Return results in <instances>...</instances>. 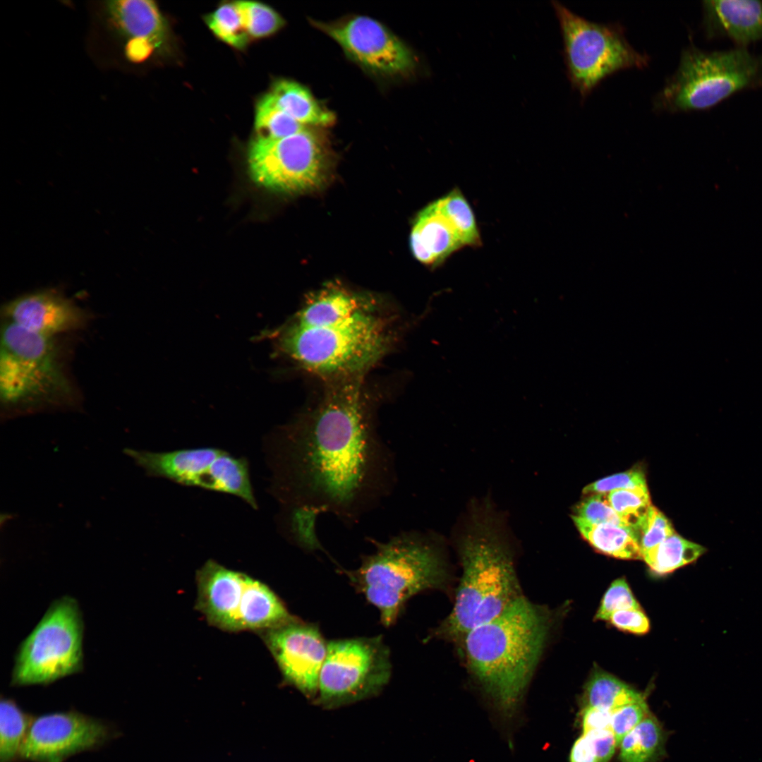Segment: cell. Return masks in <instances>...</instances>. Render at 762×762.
Returning <instances> with one entry per match:
<instances>
[{
	"mask_svg": "<svg viewBox=\"0 0 762 762\" xmlns=\"http://www.w3.org/2000/svg\"><path fill=\"white\" fill-rule=\"evenodd\" d=\"M361 380L329 382L322 400L279 433L272 467L282 506L315 507L350 528L394 491L395 457L376 432Z\"/></svg>",
	"mask_w": 762,
	"mask_h": 762,
	"instance_id": "1",
	"label": "cell"
},
{
	"mask_svg": "<svg viewBox=\"0 0 762 762\" xmlns=\"http://www.w3.org/2000/svg\"><path fill=\"white\" fill-rule=\"evenodd\" d=\"M276 334L279 349L329 382L362 378L389 350V317L366 298L341 288L310 297Z\"/></svg>",
	"mask_w": 762,
	"mask_h": 762,
	"instance_id": "2",
	"label": "cell"
},
{
	"mask_svg": "<svg viewBox=\"0 0 762 762\" xmlns=\"http://www.w3.org/2000/svg\"><path fill=\"white\" fill-rule=\"evenodd\" d=\"M554 617L523 596L458 643L468 672L502 714L513 715L522 701Z\"/></svg>",
	"mask_w": 762,
	"mask_h": 762,
	"instance_id": "3",
	"label": "cell"
},
{
	"mask_svg": "<svg viewBox=\"0 0 762 762\" xmlns=\"http://www.w3.org/2000/svg\"><path fill=\"white\" fill-rule=\"evenodd\" d=\"M457 550L462 574L454 605L430 638L459 643L524 595L513 552L489 502L473 507Z\"/></svg>",
	"mask_w": 762,
	"mask_h": 762,
	"instance_id": "4",
	"label": "cell"
},
{
	"mask_svg": "<svg viewBox=\"0 0 762 762\" xmlns=\"http://www.w3.org/2000/svg\"><path fill=\"white\" fill-rule=\"evenodd\" d=\"M374 551L354 570L341 569L380 611L385 627L393 624L406 603L426 590L445 588L449 579L445 555L437 537L404 531L385 541L370 539Z\"/></svg>",
	"mask_w": 762,
	"mask_h": 762,
	"instance_id": "5",
	"label": "cell"
},
{
	"mask_svg": "<svg viewBox=\"0 0 762 762\" xmlns=\"http://www.w3.org/2000/svg\"><path fill=\"white\" fill-rule=\"evenodd\" d=\"M761 87V54L746 47L708 52L690 44L655 96L653 107L669 113L704 111L738 92Z\"/></svg>",
	"mask_w": 762,
	"mask_h": 762,
	"instance_id": "6",
	"label": "cell"
},
{
	"mask_svg": "<svg viewBox=\"0 0 762 762\" xmlns=\"http://www.w3.org/2000/svg\"><path fill=\"white\" fill-rule=\"evenodd\" d=\"M0 394L6 409L67 402L72 388L52 337L5 322L1 332Z\"/></svg>",
	"mask_w": 762,
	"mask_h": 762,
	"instance_id": "7",
	"label": "cell"
},
{
	"mask_svg": "<svg viewBox=\"0 0 762 762\" xmlns=\"http://www.w3.org/2000/svg\"><path fill=\"white\" fill-rule=\"evenodd\" d=\"M552 4L563 39L568 78L582 97L619 71L648 65V56L631 47L620 25L590 21L560 2Z\"/></svg>",
	"mask_w": 762,
	"mask_h": 762,
	"instance_id": "8",
	"label": "cell"
},
{
	"mask_svg": "<svg viewBox=\"0 0 762 762\" xmlns=\"http://www.w3.org/2000/svg\"><path fill=\"white\" fill-rule=\"evenodd\" d=\"M83 631L78 602L69 596L56 600L19 646L12 684L45 685L80 672Z\"/></svg>",
	"mask_w": 762,
	"mask_h": 762,
	"instance_id": "9",
	"label": "cell"
},
{
	"mask_svg": "<svg viewBox=\"0 0 762 762\" xmlns=\"http://www.w3.org/2000/svg\"><path fill=\"white\" fill-rule=\"evenodd\" d=\"M124 454L152 477L226 493L258 508L246 459L215 447L151 452L126 448Z\"/></svg>",
	"mask_w": 762,
	"mask_h": 762,
	"instance_id": "10",
	"label": "cell"
},
{
	"mask_svg": "<svg viewBox=\"0 0 762 762\" xmlns=\"http://www.w3.org/2000/svg\"><path fill=\"white\" fill-rule=\"evenodd\" d=\"M391 669L389 650L381 636L331 641L315 700L334 708L377 694L388 683Z\"/></svg>",
	"mask_w": 762,
	"mask_h": 762,
	"instance_id": "11",
	"label": "cell"
},
{
	"mask_svg": "<svg viewBox=\"0 0 762 762\" xmlns=\"http://www.w3.org/2000/svg\"><path fill=\"white\" fill-rule=\"evenodd\" d=\"M248 162L253 179L265 188L302 192L316 188L325 179L327 152L319 138L305 129L281 138L256 137Z\"/></svg>",
	"mask_w": 762,
	"mask_h": 762,
	"instance_id": "12",
	"label": "cell"
},
{
	"mask_svg": "<svg viewBox=\"0 0 762 762\" xmlns=\"http://www.w3.org/2000/svg\"><path fill=\"white\" fill-rule=\"evenodd\" d=\"M196 578L197 608L211 624L231 632L260 628L270 607L267 585L212 560Z\"/></svg>",
	"mask_w": 762,
	"mask_h": 762,
	"instance_id": "13",
	"label": "cell"
},
{
	"mask_svg": "<svg viewBox=\"0 0 762 762\" xmlns=\"http://www.w3.org/2000/svg\"><path fill=\"white\" fill-rule=\"evenodd\" d=\"M362 68L385 76L404 75L416 67L411 49L379 21L365 16L313 22Z\"/></svg>",
	"mask_w": 762,
	"mask_h": 762,
	"instance_id": "14",
	"label": "cell"
},
{
	"mask_svg": "<svg viewBox=\"0 0 762 762\" xmlns=\"http://www.w3.org/2000/svg\"><path fill=\"white\" fill-rule=\"evenodd\" d=\"M111 734L106 723L78 712L44 714L32 720L20 757L34 762H64L103 744Z\"/></svg>",
	"mask_w": 762,
	"mask_h": 762,
	"instance_id": "15",
	"label": "cell"
},
{
	"mask_svg": "<svg viewBox=\"0 0 762 762\" xmlns=\"http://www.w3.org/2000/svg\"><path fill=\"white\" fill-rule=\"evenodd\" d=\"M265 632V643L284 681L315 700L327 651L318 627L294 619Z\"/></svg>",
	"mask_w": 762,
	"mask_h": 762,
	"instance_id": "16",
	"label": "cell"
},
{
	"mask_svg": "<svg viewBox=\"0 0 762 762\" xmlns=\"http://www.w3.org/2000/svg\"><path fill=\"white\" fill-rule=\"evenodd\" d=\"M2 312L6 321L48 337L80 329L88 318L83 309L53 290L19 296L4 305Z\"/></svg>",
	"mask_w": 762,
	"mask_h": 762,
	"instance_id": "17",
	"label": "cell"
},
{
	"mask_svg": "<svg viewBox=\"0 0 762 762\" xmlns=\"http://www.w3.org/2000/svg\"><path fill=\"white\" fill-rule=\"evenodd\" d=\"M102 23L121 46L146 41L162 51L168 40L165 19L157 4L150 0H113L102 2Z\"/></svg>",
	"mask_w": 762,
	"mask_h": 762,
	"instance_id": "18",
	"label": "cell"
},
{
	"mask_svg": "<svg viewBox=\"0 0 762 762\" xmlns=\"http://www.w3.org/2000/svg\"><path fill=\"white\" fill-rule=\"evenodd\" d=\"M702 9L707 38L727 37L737 47L762 40V1H703Z\"/></svg>",
	"mask_w": 762,
	"mask_h": 762,
	"instance_id": "19",
	"label": "cell"
},
{
	"mask_svg": "<svg viewBox=\"0 0 762 762\" xmlns=\"http://www.w3.org/2000/svg\"><path fill=\"white\" fill-rule=\"evenodd\" d=\"M410 247L416 260L435 267L465 246L433 201L418 214L410 235Z\"/></svg>",
	"mask_w": 762,
	"mask_h": 762,
	"instance_id": "20",
	"label": "cell"
},
{
	"mask_svg": "<svg viewBox=\"0 0 762 762\" xmlns=\"http://www.w3.org/2000/svg\"><path fill=\"white\" fill-rule=\"evenodd\" d=\"M571 516L582 538L598 552L618 559H642L637 535L633 529L608 524H591L576 516Z\"/></svg>",
	"mask_w": 762,
	"mask_h": 762,
	"instance_id": "21",
	"label": "cell"
},
{
	"mask_svg": "<svg viewBox=\"0 0 762 762\" xmlns=\"http://www.w3.org/2000/svg\"><path fill=\"white\" fill-rule=\"evenodd\" d=\"M269 94L281 109L303 126H328L334 121L332 112L322 107L309 90L298 83L279 80Z\"/></svg>",
	"mask_w": 762,
	"mask_h": 762,
	"instance_id": "22",
	"label": "cell"
},
{
	"mask_svg": "<svg viewBox=\"0 0 762 762\" xmlns=\"http://www.w3.org/2000/svg\"><path fill=\"white\" fill-rule=\"evenodd\" d=\"M645 699L637 691L615 676L597 670L593 671L584 688L583 707L614 711L631 703Z\"/></svg>",
	"mask_w": 762,
	"mask_h": 762,
	"instance_id": "23",
	"label": "cell"
},
{
	"mask_svg": "<svg viewBox=\"0 0 762 762\" xmlns=\"http://www.w3.org/2000/svg\"><path fill=\"white\" fill-rule=\"evenodd\" d=\"M707 550L706 547L675 533L641 556L651 571L664 575L695 562Z\"/></svg>",
	"mask_w": 762,
	"mask_h": 762,
	"instance_id": "24",
	"label": "cell"
},
{
	"mask_svg": "<svg viewBox=\"0 0 762 762\" xmlns=\"http://www.w3.org/2000/svg\"><path fill=\"white\" fill-rule=\"evenodd\" d=\"M664 734L656 718L650 714L625 735L619 746L621 762H651L663 751Z\"/></svg>",
	"mask_w": 762,
	"mask_h": 762,
	"instance_id": "25",
	"label": "cell"
},
{
	"mask_svg": "<svg viewBox=\"0 0 762 762\" xmlns=\"http://www.w3.org/2000/svg\"><path fill=\"white\" fill-rule=\"evenodd\" d=\"M323 511L309 505H284L282 525L285 536L301 549L325 551L317 533V520Z\"/></svg>",
	"mask_w": 762,
	"mask_h": 762,
	"instance_id": "26",
	"label": "cell"
},
{
	"mask_svg": "<svg viewBox=\"0 0 762 762\" xmlns=\"http://www.w3.org/2000/svg\"><path fill=\"white\" fill-rule=\"evenodd\" d=\"M32 720L14 701L2 698L0 703V762H13L20 749Z\"/></svg>",
	"mask_w": 762,
	"mask_h": 762,
	"instance_id": "27",
	"label": "cell"
},
{
	"mask_svg": "<svg viewBox=\"0 0 762 762\" xmlns=\"http://www.w3.org/2000/svg\"><path fill=\"white\" fill-rule=\"evenodd\" d=\"M441 213L452 223L465 246L479 247L481 237L476 219L466 197L454 188L435 200Z\"/></svg>",
	"mask_w": 762,
	"mask_h": 762,
	"instance_id": "28",
	"label": "cell"
},
{
	"mask_svg": "<svg viewBox=\"0 0 762 762\" xmlns=\"http://www.w3.org/2000/svg\"><path fill=\"white\" fill-rule=\"evenodd\" d=\"M254 124L257 136L262 138H281L306 129L281 109L269 93L256 105Z\"/></svg>",
	"mask_w": 762,
	"mask_h": 762,
	"instance_id": "29",
	"label": "cell"
},
{
	"mask_svg": "<svg viewBox=\"0 0 762 762\" xmlns=\"http://www.w3.org/2000/svg\"><path fill=\"white\" fill-rule=\"evenodd\" d=\"M205 23L215 36L226 44L239 49L248 44L250 37L235 2L219 6L205 17Z\"/></svg>",
	"mask_w": 762,
	"mask_h": 762,
	"instance_id": "30",
	"label": "cell"
},
{
	"mask_svg": "<svg viewBox=\"0 0 762 762\" xmlns=\"http://www.w3.org/2000/svg\"><path fill=\"white\" fill-rule=\"evenodd\" d=\"M235 4L249 37H267L277 32L284 25L283 18L267 5L244 1H235Z\"/></svg>",
	"mask_w": 762,
	"mask_h": 762,
	"instance_id": "31",
	"label": "cell"
},
{
	"mask_svg": "<svg viewBox=\"0 0 762 762\" xmlns=\"http://www.w3.org/2000/svg\"><path fill=\"white\" fill-rule=\"evenodd\" d=\"M605 496L609 504L636 533L652 505L648 489H619L607 492Z\"/></svg>",
	"mask_w": 762,
	"mask_h": 762,
	"instance_id": "32",
	"label": "cell"
},
{
	"mask_svg": "<svg viewBox=\"0 0 762 762\" xmlns=\"http://www.w3.org/2000/svg\"><path fill=\"white\" fill-rule=\"evenodd\" d=\"M675 533L666 516L651 505L636 529L641 555Z\"/></svg>",
	"mask_w": 762,
	"mask_h": 762,
	"instance_id": "33",
	"label": "cell"
},
{
	"mask_svg": "<svg viewBox=\"0 0 762 762\" xmlns=\"http://www.w3.org/2000/svg\"><path fill=\"white\" fill-rule=\"evenodd\" d=\"M573 515L591 524H608L633 529L609 504L605 493L586 495L576 505Z\"/></svg>",
	"mask_w": 762,
	"mask_h": 762,
	"instance_id": "34",
	"label": "cell"
},
{
	"mask_svg": "<svg viewBox=\"0 0 762 762\" xmlns=\"http://www.w3.org/2000/svg\"><path fill=\"white\" fill-rule=\"evenodd\" d=\"M631 608L641 607L627 581L619 578L614 581L605 593L595 619L607 621L613 612Z\"/></svg>",
	"mask_w": 762,
	"mask_h": 762,
	"instance_id": "35",
	"label": "cell"
},
{
	"mask_svg": "<svg viewBox=\"0 0 762 762\" xmlns=\"http://www.w3.org/2000/svg\"><path fill=\"white\" fill-rule=\"evenodd\" d=\"M619 489H648L644 472L634 468L599 479L586 485L583 494L607 493Z\"/></svg>",
	"mask_w": 762,
	"mask_h": 762,
	"instance_id": "36",
	"label": "cell"
},
{
	"mask_svg": "<svg viewBox=\"0 0 762 762\" xmlns=\"http://www.w3.org/2000/svg\"><path fill=\"white\" fill-rule=\"evenodd\" d=\"M651 714L645 699L624 705L612 712L611 730L619 746L622 738Z\"/></svg>",
	"mask_w": 762,
	"mask_h": 762,
	"instance_id": "37",
	"label": "cell"
},
{
	"mask_svg": "<svg viewBox=\"0 0 762 762\" xmlns=\"http://www.w3.org/2000/svg\"><path fill=\"white\" fill-rule=\"evenodd\" d=\"M607 622L619 630L639 635L646 634L650 629L648 618L641 608L616 611Z\"/></svg>",
	"mask_w": 762,
	"mask_h": 762,
	"instance_id": "38",
	"label": "cell"
},
{
	"mask_svg": "<svg viewBox=\"0 0 762 762\" xmlns=\"http://www.w3.org/2000/svg\"><path fill=\"white\" fill-rule=\"evenodd\" d=\"M595 751L598 762H609L617 745L611 729L592 731L586 734Z\"/></svg>",
	"mask_w": 762,
	"mask_h": 762,
	"instance_id": "39",
	"label": "cell"
},
{
	"mask_svg": "<svg viewBox=\"0 0 762 762\" xmlns=\"http://www.w3.org/2000/svg\"><path fill=\"white\" fill-rule=\"evenodd\" d=\"M612 712L593 707H583L581 714L583 734L595 730L611 729Z\"/></svg>",
	"mask_w": 762,
	"mask_h": 762,
	"instance_id": "40",
	"label": "cell"
},
{
	"mask_svg": "<svg viewBox=\"0 0 762 762\" xmlns=\"http://www.w3.org/2000/svg\"><path fill=\"white\" fill-rule=\"evenodd\" d=\"M570 762H598L593 747L583 734L574 743L570 752Z\"/></svg>",
	"mask_w": 762,
	"mask_h": 762,
	"instance_id": "41",
	"label": "cell"
}]
</instances>
